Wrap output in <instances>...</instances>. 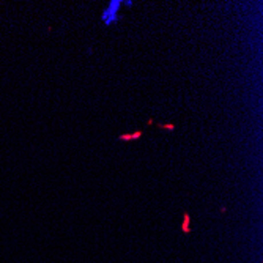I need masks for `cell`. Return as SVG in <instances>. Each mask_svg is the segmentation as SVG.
<instances>
[{
    "label": "cell",
    "instance_id": "cell-1",
    "mask_svg": "<svg viewBox=\"0 0 263 263\" xmlns=\"http://www.w3.org/2000/svg\"><path fill=\"white\" fill-rule=\"evenodd\" d=\"M191 216H189V213H184L183 214V222H181V232H183L184 235H187V233H191Z\"/></svg>",
    "mask_w": 263,
    "mask_h": 263
},
{
    "label": "cell",
    "instance_id": "cell-2",
    "mask_svg": "<svg viewBox=\"0 0 263 263\" xmlns=\"http://www.w3.org/2000/svg\"><path fill=\"white\" fill-rule=\"evenodd\" d=\"M159 128H161V129H175V126L173 124H159Z\"/></svg>",
    "mask_w": 263,
    "mask_h": 263
}]
</instances>
